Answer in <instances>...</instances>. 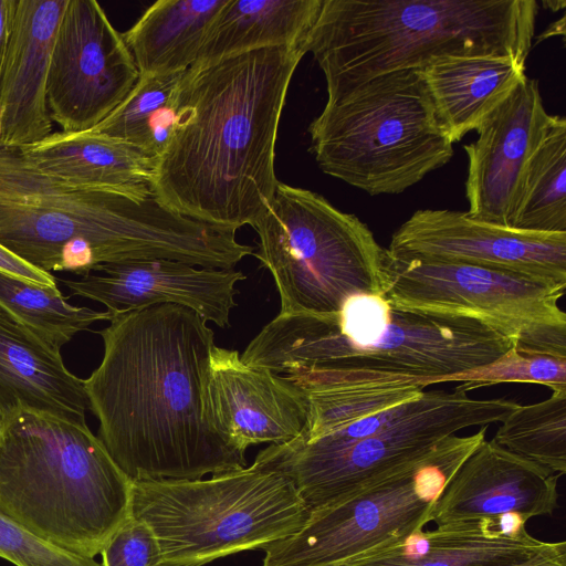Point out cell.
<instances>
[{"label": "cell", "instance_id": "19", "mask_svg": "<svg viewBox=\"0 0 566 566\" xmlns=\"http://www.w3.org/2000/svg\"><path fill=\"white\" fill-rule=\"evenodd\" d=\"M69 0H17L0 77V146L23 148L53 132L50 60Z\"/></svg>", "mask_w": 566, "mask_h": 566}, {"label": "cell", "instance_id": "13", "mask_svg": "<svg viewBox=\"0 0 566 566\" xmlns=\"http://www.w3.org/2000/svg\"><path fill=\"white\" fill-rule=\"evenodd\" d=\"M139 71L123 33L94 0H69L50 60L46 102L65 133L90 132L129 94Z\"/></svg>", "mask_w": 566, "mask_h": 566}, {"label": "cell", "instance_id": "29", "mask_svg": "<svg viewBox=\"0 0 566 566\" xmlns=\"http://www.w3.org/2000/svg\"><path fill=\"white\" fill-rule=\"evenodd\" d=\"M293 384L303 391L307 402L306 423L297 436L302 440H314L376 412L416 399L423 392V388L417 385Z\"/></svg>", "mask_w": 566, "mask_h": 566}, {"label": "cell", "instance_id": "16", "mask_svg": "<svg viewBox=\"0 0 566 566\" xmlns=\"http://www.w3.org/2000/svg\"><path fill=\"white\" fill-rule=\"evenodd\" d=\"M209 424L245 453L251 444L296 438L307 418L303 391L284 376L247 365L238 350L212 348L205 388Z\"/></svg>", "mask_w": 566, "mask_h": 566}, {"label": "cell", "instance_id": "1", "mask_svg": "<svg viewBox=\"0 0 566 566\" xmlns=\"http://www.w3.org/2000/svg\"><path fill=\"white\" fill-rule=\"evenodd\" d=\"M104 354L84 380L98 439L133 481L195 480L247 467L209 424L205 388L214 333L174 304L112 313Z\"/></svg>", "mask_w": 566, "mask_h": 566}, {"label": "cell", "instance_id": "30", "mask_svg": "<svg viewBox=\"0 0 566 566\" xmlns=\"http://www.w3.org/2000/svg\"><path fill=\"white\" fill-rule=\"evenodd\" d=\"M501 423L492 439L496 444L559 476L566 473V390L517 405Z\"/></svg>", "mask_w": 566, "mask_h": 566}, {"label": "cell", "instance_id": "3", "mask_svg": "<svg viewBox=\"0 0 566 566\" xmlns=\"http://www.w3.org/2000/svg\"><path fill=\"white\" fill-rule=\"evenodd\" d=\"M0 244L30 265L81 276L97 266L168 259L230 269L233 230L198 221L145 199L76 187L0 146Z\"/></svg>", "mask_w": 566, "mask_h": 566}, {"label": "cell", "instance_id": "34", "mask_svg": "<svg viewBox=\"0 0 566 566\" xmlns=\"http://www.w3.org/2000/svg\"><path fill=\"white\" fill-rule=\"evenodd\" d=\"M522 353L566 359V324H543L522 333L515 340Z\"/></svg>", "mask_w": 566, "mask_h": 566}, {"label": "cell", "instance_id": "15", "mask_svg": "<svg viewBox=\"0 0 566 566\" xmlns=\"http://www.w3.org/2000/svg\"><path fill=\"white\" fill-rule=\"evenodd\" d=\"M537 80L526 77L479 126L478 138L463 146L468 158V214L512 228L531 160L553 122Z\"/></svg>", "mask_w": 566, "mask_h": 566}, {"label": "cell", "instance_id": "4", "mask_svg": "<svg viewBox=\"0 0 566 566\" xmlns=\"http://www.w3.org/2000/svg\"><path fill=\"white\" fill-rule=\"evenodd\" d=\"M513 346L480 321L401 311L380 294L357 293L336 313H279L241 358L293 382L424 388L488 365Z\"/></svg>", "mask_w": 566, "mask_h": 566}, {"label": "cell", "instance_id": "18", "mask_svg": "<svg viewBox=\"0 0 566 566\" xmlns=\"http://www.w3.org/2000/svg\"><path fill=\"white\" fill-rule=\"evenodd\" d=\"M559 475L486 438L464 460L434 504L437 526L521 516L552 515Z\"/></svg>", "mask_w": 566, "mask_h": 566}, {"label": "cell", "instance_id": "20", "mask_svg": "<svg viewBox=\"0 0 566 566\" xmlns=\"http://www.w3.org/2000/svg\"><path fill=\"white\" fill-rule=\"evenodd\" d=\"M521 516L437 526L340 566H518L552 542L532 536Z\"/></svg>", "mask_w": 566, "mask_h": 566}, {"label": "cell", "instance_id": "5", "mask_svg": "<svg viewBox=\"0 0 566 566\" xmlns=\"http://www.w3.org/2000/svg\"><path fill=\"white\" fill-rule=\"evenodd\" d=\"M537 13L535 0H323L306 50L333 101L375 76L439 57L526 62Z\"/></svg>", "mask_w": 566, "mask_h": 566}, {"label": "cell", "instance_id": "12", "mask_svg": "<svg viewBox=\"0 0 566 566\" xmlns=\"http://www.w3.org/2000/svg\"><path fill=\"white\" fill-rule=\"evenodd\" d=\"M381 296L397 310L480 321L514 339L543 324H566V284L463 263L392 258L385 249Z\"/></svg>", "mask_w": 566, "mask_h": 566}, {"label": "cell", "instance_id": "38", "mask_svg": "<svg viewBox=\"0 0 566 566\" xmlns=\"http://www.w3.org/2000/svg\"><path fill=\"white\" fill-rule=\"evenodd\" d=\"M564 35L565 34V17L563 15L558 21L552 23L543 33L541 39L537 40L542 41L544 39H547L553 35Z\"/></svg>", "mask_w": 566, "mask_h": 566}, {"label": "cell", "instance_id": "35", "mask_svg": "<svg viewBox=\"0 0 566 566\" xmlns=\"http://www.w3.org/2000/svg\"><path fill=\"white\" fill-rule=\"evenodd\" d=\"M0 271L44 286H56L55 277L21 260L0 244Z\"/></svg>", "mask_w": 566, "mask_h": 566}, {"label": "cell", "instance_id": "14", "mask_svg": "<svg viewBox=\"0 0 566 566\" xmlns=\"http://www.w3.org/2000/svg\"><path fill=\"white\" fill-rule=\"evenodd\" d=\"M387 251L399 260L463 263L566 284V232L524 231L461 211H415Z\"/></svg>", "mask_w": 566, "mask_h": 566}, {"label": "cell", "instance_id": "28", "mask_svg": "<svg viewBox=\"0 0 566 566\" xmlns=\"http://www.w3.org/2000/svg\"><path fill=\"white\" fill-rule=\"evenodd\" d=\"M512 228L566 232V119L554 115L548 134L533 156Z\"/></svg>", "mask_w": 566, "mask_h": 566}, {"label": "cell", "instance_id": "7", "mask_svg": "<svg viewBox=\"0 0 566 566\" xmlns=\"http://www.w3.org/2000/svg\"><path fill=\"white\" fill-rule=\"evenodd\" d=\"M308 133L319 168L370 196L401 193L453 157L419 70L385 73L326 101Z\"/></svg>", "mask_w": 566, "mask_h": 566}, {"label": "cell", "instance_id": "6", "mask_svg": "<svg viewBox=\"0 0 566 566\" xmlns=\"http://www.w3.org/2000/svg\"><path fill=\"white\" fill-rule=\"evenodd\" d=\"M132 489L86 422L0 409V516L23 532L94 558L129 516Z\"/></svg>", "mask_w": 566, "mask_h": 566}, {"label": "cell", "instance_id": "17", "mask_svg": "<svg viewBox=\"0 0 566 566\" xmlns=\"http://www.w3.org/2000/svg\"><path fill=\"white\" fill-rule=\"evenodd\" d=\"M245 275L234 269H209L154 259L108 263L80 280H64L72 295L98 302L111 313L160 304L188 307L207 323L226 328L237 306V284Z\"/></svg>", "mask_w": 566, "mask_h": 566}, {"label": "cell", "instance_id": "27", "mask_svg": "<svg viewBox=\"0 0 566 566\" xmlns=\"http://www.w3.org/2000/svg\"><path fill=\"white\" fill-rule=\"evenodd\" d=\"M0 312L61 349L75 334L112 313L66 302L57 286H44L0 271Z\"/></svg>", "mask_w": 566, "mask_h": 566}, {"label": "cell", "instance_id": "36", "mask_svg": "<svg viewBox=\"0 0 566 566\" xmlns=\"http://www.w3.org/2000/svg\"><path fill=\"white\" fill-rule=\"evenodd\" d=\"M518 566H566V543L552 542L546 549Z\"/></svg>", "mask_w": 566, "mask_h": 566}, {"label": "cell", "instance_id": "32", "mask_svg": "<svg viewBox=\"0 0 566 566\" xmlns=\"http://www.w3.org/2000/svg\"><path fill=\"white\" fill-rule=\"evenodd\" d=\"M101 566H163L158 538L146 522L132 513L99 553Z\"/></svg>", "mask_w": 566, "mask_h": 566}, {"label": "cell", "instance_id": "2", "mask_svg": "<svg viewBox=\"0 0 566 566\" xmlns=\"http://www.w3.org/2000/svg\"><path fill=\"white\" fill-rule=\"evenodd\" d=\"M306 44L263 48L189 67L150 190L177 213L217 227L253 226L274 196L275 143Z\"/></svg>", "mask_w": 566, "mask_h": 566}, {"label": "cell", "instance_id": "22", "mask_svg": "<svg viewBox=\"0 0 566 566\" xmlns=\"http://www.w3.org/2000/svg\"><path fill=\"white\" fill-rule=\"evenodd\" d=\"M419 73L452 144L476 130L527 77L525 62L500 55L439 57Z\"/></svg>", "mask_w": 566, "mask_h": 566}, {"label": "cell", "instance_id": "11", "mask_svg": "<svg viewBox=\"0 0 566 566\" xmlns=\"http://www.w3.org/2000/svg\"><path fill=\"white\" fill-rule=\"evenodd\" d=\"M517 405L505 398L474 399L458 387L423 391L405 417L343 449L306 454L270 444L254 462L291 479L310 510L411 464L459 430L501 422Z\"/></svg>", "mask_w": 566, "mask_h": 566}, {"label": "cell", "instance_id": "39", "mask_svg": "<svg viewBox=\"0 0 566 566\" xmlns=\"http://www.w3.org/2000/svg\"><path fill=\"white\" fill-rule=\"evenodd\" d=\"M543 7L551 9L552 11H558L560 9H564L566 6V2L563 0H546L542 2Z\"/></svg>", "mask_w": 566, "mask_h": 566}, {"label": "cell", "instance_id": "25", "mask_svg": "<svg viewBox=\"0 0 566 566\" xmlns=\"http://www.w3.org/2000/svg\"><path fill=\"white\" fill-rule=\"evenodd\" d=\"M227 0H159L123 38L139 75L187 71L198 57L208 28Z\"/></svg>", "mask_w": 566, "mask_h": 566}, {"label": "cell", "instance_id": "8", "mask_svg": "<svg viewBox=\"0 0 566 566\" xmlns=\"http://www.w3.org/2000/svg\"><path fill=\"white\" fill-rule=\"evenodd\" d=\"M130 513L155 532L163 566H203L290 536L308 509L291 479L253 462L209 479L133 482Z\"/></svg>", "mask_w": 566, "mask_h": 566}, {"label": "cell", "instance_id": "24", "mask_svg": "<svg viewBox=\"0 0 566 566\" xmlns=\"http://www.w3.org/2000/svg\"><path fill=\"white\" fill-rule=\"evenodd\" d=\"M323 0H227L192 66L244 52L306 44Z\"/></svg>", "mask_w": 566, "mask_h": 566}, {"label": "cell", "instance_id": "23", "mask_svg": "<svg viewBox=\"0 0 566 566\" xmlns=\"http://www.w3.org/2000/svg\"><path fill=\"white\" fill-rule=\"evenodd\" d=\"M20 150L38 169L76 187L134 199L151 193L154 160L119 139L59 130Z\"/></svg>", "mask_w": 566, "mask_h": 566}, {"label": "cell", "instance_id": "37", "mask_svg": "<svg viewBox=\"0 0 566 566\" xmlns=\"http://www.w3.org/2000/svg\"><path fill=\"white\" fill-rule=\"evenodd\" d=\"M17 0H0V77Z\"/></svg>", "mask_w": 566, "mask_h": 566}, {"label": "cell", "instance_id": "26", "mask_svg": "<svg viewBox=\"0 0 566 566\" xmlns=\"http://www.w3.org/2000/svg\"><path fill=\"white\" fill-rule=\"evenodd\" d=\"M185 72L139 75L126 98L90 132L125 142L155 160L174 129Z\"/></svg>", "mask_w": 566, "mask_h": 566}, {"label": "cell", "instance_id": "10", "mask_svg": "<svg viewBox=\"0 0 566 566\" xmlns=\"http://www.w3.org/2000/svg\"><path fill=\"white\" fill-rule=\"evenodd\" d=\"M486 428L449 436L411 464L310 509L295 533L263 549L262 566H340L422 531L448 482L486 438Z\"/></svg>", "mask_w": 566, "mask_h": 566}, {"label": "cell", "instance_id": "31", "mask_svg": "<svg viewBox=\"0 0 566 566\" xmlns=\"http://www.w3.org/2000/svg\"><path fill=\"white\" fill-rule=\"evenodd\" d=\"M446 381H463L458 388L471 390L503 382L537 384L552 392L566 390V359L522 353L510 348L496 360L469 371L448 376Z\"/></svg>", "mask_w": 566, "mask_h": 566}, {"label": "cell", "instance_id": "9", "mask_svg": "<svg viewBox=\"0 0 566 566\" xmlns=\"http://www.w3.org/2000/svg\"><path fill=\"white\" fill-rule=\"evenodd\" d=\"M252 227L253 255L273 276L281 314H332L354 294H382L385 248L323 196L279 181Z\"/></svg>", "mask_w": 566, "mask_h": 566}, {"label": "cell", "instance_id": "21", "mask_svg": "<svg viewBox=\"0 0 566 566\" xmlns=\"http://www.w3.org/2000/svg\"><path fill=\"white\" fill-rule=\"evenodd\" d=\"M19 407L85 423L90 401L60 349L0 312V409Z\"/></svg>", "mask_w": 566, "mask_h": 566}, {"label": "cell", "instance_id": "33", "mask_svg": "<svg viewBox=\"0 0 566 566\" xmlns=\"http://www.w3.org/2000/svg\"><path fill=\"white\" fill-rule=\"evenodd\" d=\"M0 557L15 566H101L94 558L67 553L31 536L2 516Z\"/></svg>", "mask_w": 566, "mask_h": 566}]
</instances>
